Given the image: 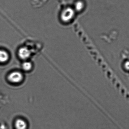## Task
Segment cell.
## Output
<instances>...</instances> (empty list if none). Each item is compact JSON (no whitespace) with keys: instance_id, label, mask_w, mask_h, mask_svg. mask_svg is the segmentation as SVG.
I'll return each mask as SVG.
<instances>
[{"instance_id":"6","label":"cell","mask_w":129,"mask_h":129,"mask_svg":"<svg viewBox=\"0 0 129 129\" xmlns=\"http://www.w3.org/2000/svg\"><path fill=\"white\" fill-rule=\"evenodd\" d=\"M15 126L16 129H26L27 124L24 120L18 119L16 121Z\"/></svg>"},{"instance_id":"7","label":"cell","mask_w":129,"mask_h":129,"mask_svg":"<svg viewBox=\"0 0 129 129\" xmlns=\"http://www.w3.org/2000/svg\"><path fill=\"white\" fill-rule=\"evenodd\" d=\"M84 7V3L81 1H78L75 3L74 9L75 12H80L83 9Z\"/></svg>"},{"instance_id":"3","label":"cell","mask_w":129,"mask_h":129,"mask_svg":"<svg viewBox=\"0 0 129 129\" xmlns=\"http://www.w3.org/2000/svg\"><path fill=\"white\" fill-rule=\"evenodd\" d=\"M18 56L21 60L26 61L31 57L32 52L31 50L27 46H22L19 49L17 53Z\"/></svg>"},{"instance_id":"5","label":"cell","mask_w":129,"mask_h":129,"mask_svg":"<svg viewBox=\"0 0 129 129\" xmlns=\"http://www.w3.org/2000/svg\"><path fill=\"white\" fill-rule=\"evenodd\" d=\"M21 68L24 71L26 72L30 71L33 68V63L28 60L23 61L21 64Z\"/></svg>"},{"instance_id":"1","label":"cell","mask_w":129,"mask_h":129,"mask_svg":"<svg viewBox=\"0 0 129 129\" xmlns=\"http://www.w3.org/2000/svg\"><path fill=\"white\" fill-rule=\"evenodd\" d=\"M75 10L74 8L67 7L64 9L61 12L60 19L64 24H68L74 19L75 15Z\"/></svg>"},{"instance_id":"2","label":"cell","mask_w":129,"mask_h":129,"mask_svg":"<svg viewBox=\"0 0 129 129\" xmlns=\"http://www.w3.org/2000/svg\"><path fill=\"white\" fill-rule=\"evenodd\" d=\"M24 79V75L21 72L15 71L10 72L8 76V79L13 83L18 84L21 83Z\"/></svg>"},{"instance_id":"4","label":"cell","mask_w":129,"mask_h":129,"mask_svg":"<svg viewBox=\"0 0 129 129\" xmlns=\"http://www.w3.org/2000/svg\"><path fill=\"white\" fill-rule=\"evenodd\" d=\"M10 55L7 50L0 49V63L4 64L9 61Z\"/></svg>"},{"instance_id":"8","label":"cell","mask_w":129,"mask_h":129,"mask_svg":"<svg viewBox=\"0 0 129 129\" xmlns=\"http://www.w3.org/2000/svg\"><path fill=\"white\" fill-rule=\"evenodd\" d=\"M125 68H126L127 70H129V62H127L126 64H125Z\"/></svg>"}]
</instances>
